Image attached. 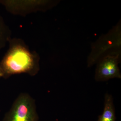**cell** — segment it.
Returning <instances> with one entry per match:
<instances>
[{
  "label": "cell",
  "instance_id": "7",
  "mask_svg": "<svg viewBox=\"0 0 121 121\" xmlns=\"http://www.w3.org/2000/svg\"><path fill=\"white\" fill-rule=\"evenodd\" d=\"M3 73H2V71H1V69L0 68V78H3Z\"/></svg>",
  "mask_w": 121,
  "mask_h": 121
},
{
  "label": "cell",
  "instance_id": "1",
  "mask_svg": "<svg viewBox=\"0 0 121 121\" xmlns=\"http://www.w3.org/2000/svg\"><path fill=\"white\" fill-rule=\"evenodd\" d=\"M8 43V49L0 62L3 78L22 73L37 74L40 69L39 54L31 51L22 39L11 38Z\"/></svg>",
  "mask_w": 121,
  "mask_h": 121
},
{
  "label": "cell",
  "instance_id": "3",
  "mask_svg": "<svg viewBox=\"0 0 121 121\" xmlns=\"http://www.w3.org/2000/svg\"><path fill=\"white\" fill-rule=\"evenodd\" d=\"M59 2L55 0H0V4L9 13L22 16L38 12H45L55 6Z\"/></svg>",
  "mask_w": 121,
  "mask_h": 121
},
{
  "label": "cell",
  "instance_id": "2",
  "mask_svg": "<svg viewBox=\"0 0 121 121\" xmlns=\"http://www.w3.org/2000/svg\"><path fill=\"white\" fill-rule=\"evenodd\" d=\"M35 99L28 94L21 93L5 114L4 121H37Z\"/></svg>",
  "mask_w": 121,
  "mask_h": 121
},
{
  "label": "cell",
  "instance_id": "4",
  "mask_svg": "<svg viewBox=\"0 0 121 121\" xmlns=\"http://www.w3.org/2000/svg\"><path fill=\"white\" fill-rule=\"evenodd\" d=\"M120 52L109 54L98 62L95 70V80L103 82L114 78H121V74L118 67L121 60Z\"/></svg>",
  "mask_w": 121,
  "mask_h": 121
},
{
  "label": "cell",
  "instance_id": "5",
  "mask_svg": "<svg viewBox=\"0 0 121 121\" xmlns=\"http://www.w3.org/2000/svg\"><path fill=\"white\" fill-rule=\"evenodd\" d=\"M115 111L112 95L108 93L105 95L103 113L99 117V121H115Z\"/></svg>",
  "mask_w": 121,
  "mask_h": 121
},
{
  "label": "cell",
  "instance_id": "6",
  "mask_svg": "<svg viewBox=\"0 0 121 121\" xmlns=\"http://www.w3.org/2000/svg\"><path fill=\"white\" fill-rule=\"evenodd\" d=\"M11 30L0 15V50L5 47L11 39Z\"/></svg>",
  "mask_w": 121,
  "mask_h": 121
}]
</instances>
